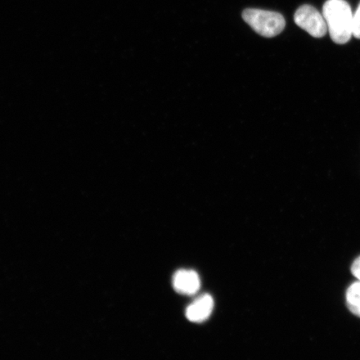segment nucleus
Masks as SVG:
<instances>
[{"mask_svg": "<svg viewBox=\"0 0 360 360\" xmlns=\"http://www.w3.org/2000/svg\"><path fill=\"white\" fill-rule=\"evenodd\" d=\"M351 271H352L353 276L360 281V257L354 261Z\"/></svg>", "mask_w": 360, "mask_h": 360, "instance_id": "obj_8", "label": "nucleus"}, {"mask_svg": "<svg viewBox=\"0 0 360 360\" xmlns=\"http://www.w3.org/2000/svg\"><path fill=\"white\" fill-rule=\"evenodd\" d=\"M173 286L179 294L192 295L200 290V278L193 270L181 269L174 274Z\"/></svg>", "mask_w": 360, "mask_h": 360, "instance_id": "obj_4", "label": "nucleus"}, {"mask_svg": "<svg viewBox=\"0 0 360 360\" xmlns=\"http://www.w3.org/2000/svg\"><path fill=\"white\" fill-rule=\"evenodd\" d=\"M323 15L328 31L336 44H345L353 35L354 13L345 0H327L323 7Z\"/></svg>", "mask_w": 360, "mask_h": 360, "instance_id": "obj_1", "label": "nucleus"}, {"mask_svg": "<svg viewBox=\"0 0 360 360\" xmlns=\"http://www.w3.org/2000/svg\"><path fill=\"white\" fill-rule=\"evenodd\" d=\"M242 17L256 33L266 38L280 34L285 27V18L276 12L247 8Z\"/></svg>", "mask_w": 360, "mask_h": 360, "instance_id": "obj_2", "label": "nucleus"}, {"mask_svg": "<svg viewBox=\"0 0 360 360\" xmlns=\"http://www.w3.org/2000/svg\"><path fill=\"white\" fill-rule=\"evenodd\" d=\"M297 25L314 38L323 37L327 33L328 27L323 13L311 6H303L295 13Z\"/></svg>", "mask_w": 360, "mask_h": 360, "instance_id": "obj_3", "label": "nucleus"}, {"mask_svg": "<svg viewBox=\"0 0 360 360\" xmlns=\"http://www.w3.org/2000/svg\"><path fill=\"white\" fill-rule=\"evenodd\" d=\"M214 300L209 295H204L196 299L188 305L186 309V317L193 323H201L207 321L212 314Z\"/></svg>", "mask_w": 360, "mask_h": 360, "instance_id": "obj_5", "label": "nucleus"}, {"mask_svg": "<svg viewBox=\"0 0 360 360\" xmlns=\"http://www.w3.org/2000/svg\"><path fill=\"white\" fill-rule=\"evenodd\" d=\"M346 302L350 312L360 318V281L353 283L346 294Z\"/></svg>", "mask_w": 360, "mask_h": 360, "instance_id": "obj_6", "label": "nucleus"}, {"mask_svg": "<svg viewBox=\"0 0 360 360\" xmlns=\"http://www.w3.org/2000/svg\"><path fill=\"white\" fill-rule=\"evenodd\" d=\"M353 35L355 38L360 39V4L354 13Z\"/></svg>", "mask_w": 360, "mask_h": 360, "instance_id": "obj_7", "label": "nucleus"}]
</instances>
